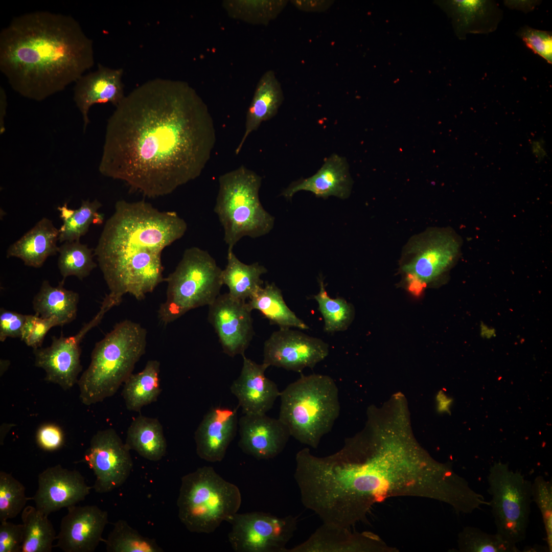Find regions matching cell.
Instances as JSON below:
<instances>
[{
  "instance_id": "cell-1",
  "label": "cell",
  "mask_w": 552,
  "mask_h": 552,
  "mask_svg": "<svg viewBox=\"0 0 552 552\" xmlns=\"http://www.w3.org/2000/svg\"><path fill=\"white\" fill-rule=\"evenodd\" d=\"M216 142L213 118L196 90L156 78L125 96L109 117L99 171L145 197L163 196L200 175Z\"/></svg>"
},
{
  "instance_id": "cell-2",
  "label": "cell",
  "mask_w": 552,
  "mask_h": 552,
  "mask_svg": "<svg viewBox=\"0 0 552 552\" xmlns=\"http://www.w3.org/2000/svg\"><path fill=\"white\" fill-rule=\"evenodd\" d=\"M402 444L348 440L316 470L320 492L334 514L348 526L364 521L373 505L387 498L419 497L451 507L464 479L449 464L425 458Z\"/></svg>"
},
{
  "instance_id": "cell-3",
  "label": "cell",
  "mask_w": 552,
  "mask_h": 552,
  "mask_svg": "<svg viewBox=\"0 0 552 552\" xmlns=\"http://www.w3.org/2000/svg\"><path fill=\"white\" fill-rule=\"evenodd\" d=\"M94 64L93 43L67 15L36 11L0 34V69L12 89L37 101L64 90Z\"/></svg>"
},
{
  "instance_id": "cell-4",
  "label": "cell",
  "mask_w": 552,
  "mask_h": 552,
  "mask_svg": "<svg viewBox=\"0 0 552 552\" xmlns=\"http://www.w3.org/2000/svg\"><path fill=\"white\" fill-rule=\"evenodd\" d=\"M187 230L174 211H160L144 200L117 201L94 249L109 294L145 298L162 282V253Z\"/></svg>"
},
{
  "instance_id": "cell-5",
  "label": "cell",
  "mask_w": 552,
  "mask_h": 552,
  "mask_svg": "<svg viewBox=\"0 0 552 552\" xmlns=\"http://www.w3.org/2000/svg\"><path fill=\"white\" fill-rule=\"evenodd\" d=\"M146 345L147 331L140 324L127 319L117 324L96 343L78 380L82 403L89 406L113 396L132 374Z\"/></svg>"
},
{
  "instance_id": "cell-6",
  "label": "cell",
  "mask_w": 552,
  "mask_h": 552,
  "mask_svg": "<svg viewBox=\"0 0 552 552\" xmlns=\"http://www.w3.org/2000/svg\"><path fill=\"white\" fill-rule=\"evenodd\" d=\"M279 418L290 435L311 448L318 447L339 416L338 388L329 376L302 375L280 395Z\"/></svg>"
},
{
  "instance_id": "cell-7",
  "label": "cell",
  "mask_w": 552,
  "mask_h": 552,
  "mask_svg": "<svg viewBox=\"0 0 552 552\" xmlns=\"http://www.w3.org/2000/svg\"><path fill=\"white\" fill-rule=\"evenodd\" d=\"M214 211L224 231V241L233 249L243 237L268 233L274 219L259 198L262 177L244 166L221 175Z\"/></svg>"
},
{
  "instance_id": "cell-8",
  "label": "cell",
  "mask_w": 552,
  "mask_h": 552,
  "mask_svg": "<svg viewBox=\"0 0 552 552\" xmlns=\"http://www.w3.org/2000/svg\"><path fill=\"white\" fill-rule=\"evenodd\" d=\"M241 501L237 486L224 479L213 467L203 466L181 477L178 518L190 532L210 534L237 513Z\"/></svg>"
},
{
  "instance_id": "cell-9",
  "label": "cell",
  "mask_w": 552,
  "mask_h": 552,
  "mask_svg": "<svg viewBox=\"0 0 552 552\" xmlns=\"http://www.w3.org/2000/svg\"><path fill=\"white\" fill-rule=\"evenodd\" d=\"M222 271L207 251L197 247L186 249L175 269L165 278L166 298L158 310L161 322L170 323L192 309L213 303L223 285Z\"/></svg>"
},
{
  "instance_id": "cell-10",
  "label": "cell",
  "mask_w": 552,
  "mask_h": 552,
  "mask_svg": "<svg viewBox=\"0 0 552 552\" xmlns=\"http://www.w3.org/2000/svg\"><path fill=\"white\" fill-rule=\"evenodd\" d=\"M490 506L496 528L503 541L516 545L525 538L533 501L531 481L508 463L495 462L487 476Z\"/></svg>"
},
{
  "instance_id": "cell-11",
  "label": "cell",
  "mask_w": 552,
  "mask_h": 552,
  "mask_svg": "<svg viewBox=\"0 0 552 552\" xmlns=\"http://www.w3.org/2000/svg\"><path fill=\"white\" fill-rule=\"evenodd\" d=\"M461 241L451 228L432 227L411 237L401 253L400 269L410 288L433 283L454 264Z\"/></svg>"
},
{
  "instance_id": "cell-12",
  "label": "cell",
  "mask_w": 552,
  "mask_h": 552,
  "mask_svg": "<svg viewBox=\"0 0 552 552\" xmlns=\"http://www.w3.org/2000/svg\"><path fill=\"white\" fill-rule=\"evenodd\" d=\"M231 525L228 541L236 552H286L297 528L296 518L262 512L239 514L226 520Z\"/></svg>"
},
{
  "instance_id": "cell-13",
  "label": "cell",
  "mask_w": 552,
  "mask_h": 552,
  "mask_svg": "<svg viewBox=\"0 0 552 552\" xmlns=\"http://www.w3.org/2000/svg\"><path fill=\"white\" fill-rule=\"evenodd\" d=\"M111 308L108 302L103 301L97 314L76 335L53 336L50 346L33 349L35 365L44 370L46 381L57 384L64 390L69 389L78 382L82 370L80 343L86 334L98 325Z\"/></svg>"
},
{
  "instance_id": "cell-14",
  "label": "cell",
  "mask_w": 552,
  "mask_h": 552,
  "mask_svg": "<svg viewBox=\"0 0 552 552\" xmlns=\"http://www.w3.org/2000/svg\"><path fill=\"white\" fill-rule=\"evenodd\" d=\"M130 450L112 428L98 431L93 436L83 461L94 473L92 488L96 493L110 492L126 481L133 468Z\"/></svg>"
},
{
  "instance_id": "cell-15",
  "label": "cell",
  "mask_w": 552,
  "mask_h": 552,
  "mask_svg": "<svg viewBox=\"0 0 552 552\" xmlns=\"http://www.w3.org/2000/svg\"><path fill=\"white\" fill-rule=\"evenodd\" d=\"M329 353L328 344L321 339L290 328H280L264 342L263 363L301 372L307 367L313 369Z\"/></svg>"
},
{
  "instance_id": "cell-16",
  "label": "cell",
  "mask_w": 552,
  "mask_h": 552,
  "mask_svg": "<svg viewBox=\"0 0 552 552\" xmlns=\"http://www.w3.org/2000/svg\"><path fill=\"white\" fill-rule=\"evenodd\" d=\"M208 319L213 326L223 352L230 357L244 356L254 336L251 311L245 301L220 294L209 306Z\"/></svg>"
},
{
  "instance_id": "cell-17",
  "label": "cell",
  "mask_w": 552,
  "mask_h": 552,
  "mask_svg": "<svg viewBox=\"0 0 552 552\" xmlns=\"http://www.w3.org/2000/svg\"><path fill=\"white\" fill-rule=\"evenodd\" d=\"M91 488L79 471L58 464L39 473L38 488L32 500L38 510L48 516L83 501Z\"/></svg>"
},
{
  "instance_id": "cell-18",
  "label": "cell",
  "mask_w": 552,
  "mask_h": 552,
  "mask_svg": "<svg viewBox=\"0 0 552 552\" xmlns=\"http://www.w3.org/2000/svg\"><path fill=\"white\" fill-rule=\"evenodd\" d=\"M61 519L56 546L65 552H93L103 541L108 513L96 505L68 507Z\"/></svg>"
},
{
  "instance_id": "cell-19",
  "label": "cell",
  "mask_w": 552,
  "mask_h": 552,
  "mask_svg": "<svg viewBox=\"0 0 552 552\" xmlns=\"http://www.w3.org/2000/svg\"><path fill=\"white\" fill-rule=\"evenodd\" d=\"M238 445L255 458L268 459L281 453L290 438L287 426L279 418L263 415H244L238 421Z\"/></svg>"
},
{
  "instance_id": "cell-20",
  "label": "cell",
  "mask_w": 552,
  "mask_h": 552,
  "mask_svg": "<svg viewBox=\"0 0 552 552\" xmlns=\"http://www.w3.org/2000/svg\"><path fill=\"white\" fill-rule=\"evenodd\" d=\"M394 550L372 532H352L348 528L323 523L306 541L287 548L286 552H389Z\"/></svg>"
},
{
  "instance_id": "cell-21",
  "label": "cell",
  "mask_w": 552,
  "mask_h": 552,
  "mask_svg": "<svg viewBox=\"0 0 552 552\" xmlns=\"http://www.w3.org/2000/svg\"><path fill=\"white\" fill-rule=\"evenodd\" d=\"M123 74L122 68L99 64L96 71L82 75L75 82L74 100L81 114L84 133L90 123L88 114L92 106L109 102L117 107L125 97Z\"/></svg>"
},
{
  "instance_id": "cell-22",
  "label": "cell",
  "mask_w": 552,
  "mask_h": 552,
  "mask_svg": "<svg viewBox=\"0 0 552 552\" xmlns=\"http://www.w3.org/2000/svg\"><path fill=\"white\" fill-rule=\"evenodd\" d=\"M243 359L240 374L232 383L231 391L237 398L244 415L266 414L281 392L277 385L265 375L268 366L258 364L245 355Z\"/></svg>"
},
{
  "instance_id": "cell-23",
  "label": "cell",
  "mask_w": 552,
  "mask_h": 552,
  "mask_svg": "<svg viewBox=\"0 0 552 552\" xmlns=\"http://www.w3.org/2000/svg\"><path fill=\"white\" fill-rule=\"evenodd\" d=\"M238 425L235 409L220 406L210 409L194 433L198 456L212 463L222 461L236 435Z\"/></svg>"
},
{
  "instance_id": "cell-24",
  "label": "cell",
  "mask_w": 552,
  "mask_h": 552,
  "mask_svg": "<svg viewBox=\"0 0 552 552\" xmlns=\"http://www.w3.org/2000/svg\"><path fill=\"white\" fill-rule=\"evenodd\" d=\"M351 186L346 159L337 154H332L325 159L315 174L292 182L283 191L281 195L291 199L296 192L306 191L318 197L327 198L334 196L345 199L350 194Z\"/></svg>"
},
{
  "instance_id": "cell-25",
  "label": "cell",
  "mask_w": 552,
  "mask_h": 552,
  "mask_svg": "<svg viewBox=\"0 0 552 552\" xmlns=\"http://www.w3.org/2000/svg\"><path fill=\"white\" fill-rule=\"evenodd\" d=\"M59 229L52 220L44 217L20 239L12 244L6 251L7 258L21 259L25 265L41 267L50 256L56 255L59 247Z\"/></svg>"
},
{
  "instance_id": "cell-26",
  "label": "cell",
  "mask_w": 552,
  "mask_h": 552,
  "mask_svg": "<svg viewBox=\"0 0 552 552\" xmlns=\"http://www.w3.org/2000/svg\"><path fill=\"white\" fill-rule=\"evenodd\" d=\"M284 100L281 83L274 72H266L259 81L245 120L244 132L235 154L241 151L248 136L258 129L261 124L274 117Z\"/></svg>"
},
{
  "instance_id": "cell-27",
  "label": "cell",
  "mask_w": 552,
  "mask_h": 552,
  "mask_svg": "<svg viewBox=\"0 0 552 552\" xmlns=\"http://www.w3.org/2000/svg\"><path fill=\"white\" fill-rule=\"evenodd\" d=\"M446 6L459 35L492 32L502 15L497 5L489 1H451Z\"/></svg>"
},
{
  "instance_id": "cell-28",
  "label": "cell",
  "mask_w": 552,
  "mask_h": 552,
  "mask_svg": "<svg viewBox=\"0 0 552 552\" xmlns=\"http://www.w3.org/2000/svg\"><path fill=\"white\" fill-rule=\"evenodd\" d=\"M64 282L62 280L54 287L48 281H43L33 300L35 314L42 318L55 317L60 326L75 319L79 298L78 293L63 287Z\"/></svg>"
},
{
  "instance_id": "cell-29",
  "label": "cell",
  "mask_w": 552,
  "mask_h": 552,
  "mask_svg": "<svg viewBox=\"0 0 552 552\" xmlns=\"http://www.w3.org/2000/svg\"><path fill=\"white\" fill-rule=\"evenodd\" d=\"M125 444L140 456L151 461H158L166 454L167 445L163 428L155 418L140 415L131 423Z\"/></svg>"
},
{
  "instance_id": "cell-30",
  "label": "cell",
  "mask_w": 552,
  "mask_h": 552,
  "mask_svg": "<svg viewBox=\"0 0 552 552\" xmlns=\"http://www.w3.org/2000/svg\"><path fill=\"white\" fill-rule=\"evenodd\" d=\"M251 311L258 310L270 323L280 328H296L307 330L309 326L290 310L281 290L274 283L260 287L247 302Z\"/></svg>"
},
{
  "instance_id": "cell-31",
  "label": "cell",
  "mask_w": 552,
  "mask_h": 552,
  "mask_svg": "<svg viewBox=\"0 0 552 552\" xmlns=\"http://www.w3.org/2000/svg\"><path fill=\"white\" fill-rule=\"evenodd\" d=\"M267 269L255 262L246 264L236 256L233 249L227 250V264L222 271L223 285L227 286L233 297L242 301L249 299L263 285L261 279Z\"/></svg>"
},
{
  "instance_id": "cell-32",
  "label": "cell",
  "mask_w": 552,
  "mask_h": 552,
  "mask_svg": "<svg viewBox=\"0 0 552 552\" xmlns=\"http://www.w3.org/2000/svg\"><path fill=\"white\" fill-rule=\"evenodd\" d=\"M160 363L147 361L142 371L132 374L124 383L122 396L126 408L139 412L142 408L156 401L161 392Z\"/></svg>"
},
{
  "instance_id": "cell-33",
  "label": "cell",
  "mask_w": 552,
  "mask_h": 552,
  "mask_svg": "<svg viewBox=\"0 0 552 552\" xmlns=\"http://www.w3.org/2000/svg\"><path fill=\"white\" fill-rule=\"evenodd\" d=\"M101 206L102 203L98 199L93 201L87 199L82 200L80 206L76 210L69 209L66 203L58 207L63 221L59 229V242L80 240L91 224H101L103 217L98 213Z\"/></svg>"
},
{
  "instance_id": "cell-34",
  "label": "cell",
  "mask_w": 552,
  "mask_h": 552,
  "mask_svg": "<svg viewBox=\"0 0 552 552\" xmlns=\"http://www.w3.org/2000/svg\"><path fill=\"white\" fill-rule=\"evenodd\" d=\"M47 516L36 507H25L21 517L24 525L21 552H51L57 536Z\"/></svg>"
},
{
  "instance_id": "cell-35",
  "label": "cell",
  "mask_w": 552,
  "mask_h": 552,
  "mask_svg": "<svg viewBox=\"0 0 552 552\" xmlns=\"http://www.w3.org/2000/svg\"><path fill=\"white\" fill-rule=\"evenodd\" d=\"M58 252V266L62 281L71 275L82 280L97 266L93 259L94 249L80 240L64 242L59 247Z\"/></svg>"
},
{
  "instance_id": "cell-36",
  "label": "cell",
  "mask_w": 552,
  "mask_h": 552,
  "mask_svg": "<svg viewBox=\"0 0 552 552\" xmlns=\"http://www.w3.org/2000/svg\"><path fill=\"white\" fill-rule=\"evenodd\" d=\"M319 291L314 296L324 320V330L327 333L344 331L354 316L352 305L341 297L332 298L326 290L323 279L318 280Z\"/></svg>"
},
{
  "instance_id": "cell-37",
  "label": "cell",
  "mask_w": 552,
  "mask_h": 552,
  "mask_svg": "<svg viewBox=\"0 0 552 552\" xmlns=\"http://www.w3.org/2000/svg\"><path fill=\"white\" fill-rule=\"evenodd\" d=\"M104 541L108 552H163L154 539L144 537L131 527L127 522L120 519Z\"/></svg>"
},
{
  "instance_id": "cell-38",
  "label": "cell",
  "mask_w": 552,
  "mask_h": 552,
  "mask_svg": "<svg viewBox=\"0 0 552 552\" xmlns=\"http://www.w3.org/2000/svg\"><path fill=\"white\" fill-rule=\"evenodd\" d=\"M285 1H225L224 7L232 17L252 24L266 25L285 7Z\"/></svg>"
},
{
  "instance_id": "cell-39",
  "label": "cell",
  "mask_w": 552,
  "mask_h": 552,
  "mask_svg": "<svg viewBox=\"0 0 552 552\" xmlns=\"http://www.w3.org/2000/svg\"><path fill=\"white\" fill-rule=\"evenodd\" d=\"M461 552H518L517 545L502 540L496 534H490L479 528L467 526L458 535Z\"/></svg>"
},
{
  "instance_id": "cell-40",
  "label": "cell",
  "mask_w": 552,
  "mask_h": 552,
  "mask_svg": "<svg viewBox=\"0 0 552 552\" xmlns=\"http://www.w3.org/2000/svg\"><path fill=\"white\" fill-rule=\"evenodd\" d=\"M23 484L11 473L0 471V521L16 517L32 497L25 494Z\"/></svg>"
},
{
  "instance_id": "cell-41",
  "label": "cell",
  "mask_w": 552,
  "mask_h": 552,
  "mask_svg": "<svg viewBox=\"0 0 552 552\" xmlns=\"http://www.w3.org/2000/svg\"><path fill=\"white\" fill-rule=\"evenodd\" d=\"M532 500L542 517L548 551H552V483L542 476H537L532 484Z\"/></svg>"
},
{
  "instance_id": "cell-42",
  "label": "cell",
  "mask_w": 552,
  "mask_h": 552,
  "mask_svg": "<svg viewBox=\"0 0 552 552\" xmlns=\"http://www.w3.org/2000/svg\"><path fill=\"white\" fill-rule=\"evenodd\" d=\"M527 47L546 61L552 63L551 32L532 28L527 26L521 28L517 32Z\"/></svg>"
},
{
  "instance_id": "cell-43",
  "label": "cell",
  "mask_w": 552,
  "mask_h": 552,
  "mask_svg": "<svg viewBox=\"0 0 552 552\" xmlns=\"http://www.w3.org/2000/svg\"><path fill=\"white\" fill-rule=\"evenodd\" d=\"M1 522L0 552H21L23 524H14L7 520Z\"/></svg>"
},
{
  "instance_id": "cell-44",
  "label": "cell",
  "mask_w": 552,
  "mask_h": 552,
  "mask_svg": "<svg viewBox=\"0 0 552 552\" xmlns=\"http://www.w3.org/2000/svg\"><path fill=\"white\" fill-rule=\"evenodd\" d=\"M27 315L1 308L0 310V341L7 338H20Z\"/></svg>"
},
{
  "instance_id": "cell-45",
  "label": "cell",
  "mask_w": 552,
  "mask_h": 552,
  "mask_svg": "<svg viewBox=\"0 0 552 552\" xmlns=\"http://www.w3.org/2000/svg\"><path fill=\"white\" fill-rule=\"evenodd\" d=\"M36 440L40 448L52 451L58 449L63 445L64 434L59 426L53 424H46L38 428Z\"/></svg>"
},
{
  "instance_id": "cell-46",
  "label": "cell",
  "mask_w": 552,
  "mask_h": 552,
  "mask_svg": "<svg viewBox=\"0 0 552 552\" xmlns=\"http://www.w3.org/2000/svg\"><path fill=\"white\" fill-rule=\"evenodd\" d=\"M57 326H60V323L55 317L42 318L37 315L31 334L25 343L33 349L40 348L49 330Z\"/></svg>"
},
{
  "instance_id": "cell-47",
  "label": "cell",
  "mask_w": 552,
  "mask_h": 552,
  "mask_svg": "<svg viewBox=\"0 0 552 552\" xmlns=\"http://www.w3.org/2000/svg\"><path fill=\"white\" fill-rule=\"evenodd\" d=\"M294 5L298 9L306 11H320L328 9L331 5V2L295 1Z\"/></svg>"
},
{
  "instance_id": "cell-48",
  "label": "cell",
  "mask_w": 552,
  "mask_h": 552,
  "mask_svg": "<svg viewBox=\"0 0 552 552\" xmlns=\"http://www.w3.org/2000/svg\"><path fill=\"white\" fill-rule=\"evenodd\" d=\"M7 99L3 87L0 88V133L3 134L5 130V119L6 116Z\"/></svg>"
},
{
  "instance_id": "cell-49",
  "label": "cell",
  "mask_w": 552,
  "mask_h": 552,
  "mask_svg": "<svg viewBox=\"0 0 552 552\" xmlns=\"http://www.w3.org/2000/svg\"><path fill=\"white\" fill-rule=\"evenodd\" d=\"M37 316L36 314L34 315H27L26 319L23 325L20 339L26 342L29 337L33 329L36 318Z\"/></svg>"
},
{
  "instance_id": "cell-50",
  "label": "cell",
  "mask_w": 552,
  "mask_h": 552,
  "mask_svg": "<svg viewBox=\"0 0 552 552\" xmlns=\"http://www.w3.org/2000/svg\"><path fill=\"white\" fill-rule=\"evenodd\" d=\"M532 151L539 162L542 160L547 154L544 147V141L542 139L533 141Z\"/></svg>"
}]
</instances>
